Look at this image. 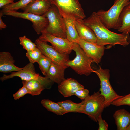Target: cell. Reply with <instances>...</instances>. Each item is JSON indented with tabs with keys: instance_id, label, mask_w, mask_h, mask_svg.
<instances>
[{
	"instance_id": "1",
	"label": "cell",
	"mask_w": 130,
	"mask_h": 130,
	"mask_svg": "<svg viewBox=\"0 0 130 130\" xmlns=\"http://www.w3.org/2000/svg\"><path fill=\"white\" fill-rule=\"evenodd\" d=\"M83 20L85 24L95 33L98 44L103 46L119 45L126 47L130 44L129 34H118L111 31L103 23L96 12H93L88 17Z\"/></svg>"
},
{
	"instance_id": "2",
	"label": "cell",
	"mask_w": 130,
	"mask_h": 130,
	"mask_svg": "<svg viewBox=\"0 0 130 130\" xmlns=\"http://www.w3.org/2000/svg\"><path fill=\"white\" fill-rule=\"evenodd\" d=\"M130 1V0H115L113 5L109 10L106 11L101 9L96 13L107 28L118 30L121 25L120 16L121 12Z\"/></svg>"
},
{
	"instance_id": "3",
	"label": "cell",
	"mask_w": 130,
	"mask_h": 130,
	"mask_svg": "<svg viewBox=\"0 0 130 130\" xmlns=\"http://www.w3.org/2000/svg\"><path fill=\"white\" fill-rule=\"evenodd\" d=\"M73 50L76 54V56L73 60H69L66 64L77 73L80 75H89L94 72L91 65L93 62V60L89 57L77 43H73Z\"/></svg>"
},
{
	"instance_id": "4",
	"label": "cell",
	"mask_w": 130,
	"mask_h": 130,
	"mask_svg": "<svg viewBox=\"0 0 130 130\" xmlns=\"http://www.w3.org/2000/svg\"><path fill=\"white\" fill-rule=\"evenodd\" d=\"M78 113L87 115L92 120L97 122L99 116L104 108L105 99L99 91L89 95L84 100Z\"/></svg>"
},
{
	"instance_id": "5",
	"label": "cell",
	"mask_w": 130,
	"mask_h": 130,
	"mask_svg": "<svg viewBox=\"0 0 130 130\" xmlns=\"http://www.w3.org/2000/svg\"><path fill=\"white\" fill-rule=\"evenodd\" d=\"M43 15L48 21L47 26L43 31L57 37L66 38L64 18L55 5L52 4Z\"/></svg>"
},
{
	"instance_id": "6",
	"label": "cell",
	"mask_w": 130,
	"mask_h": 130,
	"mask_svg": "<svg viewBox=\"0 0 130 130\" xmlns=\"http://www.w3.org/2000/svg\"><path fill=\"white\" fill-rule=\"evenodd\" d=\"M64 18L75 20L85 18L86 16L79 0H50Z\"/></svg>"
},
{
	"instance_id": "7",
	"label": "cell",
	"mask_w": 130,
	"mask_h": 130,
	"mask_svg": "<svg viewBox=\"0 0 130 130\" xmlns=\"http://www.w3.org/2000/svg\"><path fill=\"white\" fill-rule=\"evenodd\" d=\"M15 77H20L22 80H37L44 85L46 89H50L54 83L46 76L43 77L36 73L33 64L30 62L21 70L12 72L9 75L4 74L0 78V79L3 81Z\"/></svg>"
},
{
	"instance_id": "8",
	"label": "cell",
	"mask_w": 130,
	"mask_h": 130,
	"mask_svg": "<svg viewBox=\"0 0 130 130\" xmlns=\"http://www.w3.org/2000/svg\"><path fill=\"white\" fill-rule=\"evenodd\" d=\"M94 73L98 76L100 81V88L99 91L105 99L104 108L111 104L114 101L122 96L117 94L113 89L110 82V70L104 69L100 66L95 71Z\"/></svg>"
},
{
	"instance_id": "9",
	"label": "cell",
	"mask_w": 130,
	"mask_h": 130,
	"mask_svg": "<svg viewBox=\"0 0 130 130\" xmlns=\"http://www.w3.org/2000/svg\"><path fill=\"white\" fill-rule=\"evenodd\" d=\"M35 43L42 54L50 58L53 62L65 69L68 67L66 64L69 60V55L60 52L52 46L49 45L47 42L39 38L35 40Z\"/></svg>"
},
{
	"instance_id": "10",
	"label": "cell",
	"mask_w": 130,
	"mask_h": 130,
	"mask_svg": "<svg viewBox=\"0 0 130 130\" xmlns=\"http://www.w3.org/2000/svg\"><path fill=\"white\" fill-rule=\"evenodd\" d=\"M2 12L4 15L22 18L30 21L32 22V27L38 35L41 34L48 24V19L43 15H39L30 13L19 12L15 11Z\"/></svg>"
},
{
	"instance_id": "11",
	"label": "cell",
	"mask_w": 130,
	"mask_h": 130,
	"mask_svg": "<svg viewBox=\"0 0 130 130\" xmlns=\"http://www.w3.org/2000/svg\"><path fill=\"white\" fill-rule=\"evenodd\" d=\"M38 38L42 41L50 43L54 48L60 52L69 55L73 50V43L67 38L57 37L43 31Z\"/></svg>"
},
{
	"instance_id": "12",
	"label": "cell",
	"mask_w": 130,
	"mask_h": 130,
	"mask_svg": "<svg viewBox=\"0 0 130 130\" xmlns=\"http://www.w3.org/2000/svg\"><path fill=\"white\" fill-rule=\"evenodd\" d=\"M78 43L86 54L98 64L101 62L106 49L104 46L80 39Z\"/></svg>"
},
{
	"instance_id": "13",
	"label": "cell",
	"mask_w": 130,
	"mask_h": 130,
	"mask_svg": "<svg viewBox=\"0 0 130 130\" xmlns=\"http://www.w3.org/2000/svg\"><path fill=\"white\" fill-rule=\"evenodd\" d=\"M84 88V86L76 80L72 78L66 79L58 84V86L59 91L65 97L74 95L76 91Z\"/></svg>"
},
{
	"instance_id": "14",
	"label": "cell",
	"mask_w": 130,
	"mask_h": 130,
	"mask_svg": "<svg viewBox=\"0 0 130 130\" xmlns=\"http://www.w3.org/2000/svg\"><path fill=\"white\" fill-rule=\"evenodd\" d=\"M52 4L50 0H34L21 9L24 12L42 15L48 11Z\"/></svg>"
},
{
	"instance_id": "15",
	"label": "cell",
	"mask_w": 130,
	"mask_h": 130,
	"mask_svg": "<svg viewBox=\"0 0 130 130\" xmlns=\"http://www.w3.org/2000/svg\"><path fill=\"white\" fill-rule=\"evenodd\" d=\"M75 25L81 39L97 43V38L95 33L91 29L85 24L83 19L75 20Z\"/></svg>"
},
{
	"instance_id": "16",
	"label": "cell",
	"mask_w": 130,
	"mask_h": 130,
	"mask_svg": "<svg viewBox=\"0 0 130 130\" xmlns=\"http://www.w3.org/2000/svg\"><path fill=\"white\" fill-rule=\"evenodd\" d=\"M13 58L8 52L0 53V72L6 73L13 71H18L22 68L16 66L14 65Z\"/></svg>"
},
{
	"instance_id": "17",
	"label": "cell",
	"mask_w": 130,
	"mask_h": 130,
	"mask_svg": "<svg viewBox=\"0 0 130 130\" xmlns=\"http://www.w3.org/2000/svg\"><path fill=\"white\" fill-rule=\"evenodd\" d=\"M65 69L52 61L46 76L54 83L59 84L66 79L64 77Z\"/></svg>"
},
{
	"instance_id": "18",
	"label": "cell",
	"mask_w": 130,
	"mask_h": 130,
	"mask_svg": "<svg viewBox=\"0 0 130 130\" xmlns=\"http://www.w3.org/2000/svg\"><path fill=\"white\" fill-rule=\"evenodd\" d=\"M117 130H126L130 123V113L124 109L116 111L113 115Z\"/></svg>"
},
{
	"instance_id": "19",
	"label": "cell",
	"mask_w": 130,
	"mask_h": 130,
	"mask_svg": "<svg viewBox=\"0 0 130 130\" xmlns=\"http://www.w3.org/2000/svg\"><path fill=\"white\" fill-rule=\"evenodd\" d=\"M64 19L66 38L72 42L78 43L80 38L75 26V20L67 18H64Z\"/></svg>"
},
{
	"instance_id": "20",
	"label": "cell",
	"mask_w": 130,
	"mask_h": 130,
	"mask_svg": "<svg viewBox=\"0 0 130 130\" xmlns=\"http://www.w3.org/2000/svg\"><path fill=\"white\" fill-rule=\"evenodd\" d=\"M121 25L117 30L121 33H130V1L122 10L120 16Z\"/></svg>"
},
{
	"instance_id": "21",
	"label": "cell",
	"mask_w": 130,
	"mask_h": 130,
	"mask_svg": "<svg viewBox=\"0 0 130 130\" xmlns=\"http://www.w3.org/2000/svg\"><path fill=\"white\" fill-rule=\"evenodd\" d=\"M23 85H24L29 91V94L33 96L40 94L41 92L46 89L45 86L39 81L34 80L29 81L22 80Z\"/></svg>"
},
{
	"instance_id": "22",
	"label": "cell",
	"mask_w": 130,
	"mask_h": 130,
	"mask_svg": "<svg viewBox=\"0 0 130 130\" xmlns=\"http://www.w3.org/2000/svg\"><path fill=\"white\" fill-rule=\"evenodd\" d=\"M41 103L42 106L49 111L57 115H62L64 114L63 107L57 102L48 99H43L41 100Z\"/></svg>"
},
{
	"instance_id": "23",
	"label": "cell",
	"mask_w": 130,
	"mask_h": 130,
	"mask_svg": "<svg viewBox=\"0 0 130 130\" xmlns=\"http://www.w3.org/2000/svg\"><path fill=\"white\" fill-rule=\"evenodd\" d=\"M83 100L79 103H75L70 100L59 101L57 103L63 107L64 114L69 112L78 113L81 106Z\"/></svg>"
},
{
	"instance_id": "24",
	"label": "cell",
	"mask_w": 130,
	"mask_h": 130,
	"mask_svg": "<svg viewBox=\"0 0 130 130\" xmlns=\"http://www.w3.org/2000/svg\"><path fill=\"white\" fill-rule=\"evenodd\" d=\"M34 0H20L13 3L6 5L3 7L0 11L2 12L9 11H17L20 9H22L31 2Z\"/></svg>"
},
{
	"instance_id": "25",
	"label": "cell",
	"mask_w": 130,
	"mask_h": 130,
	"mask_svg": "<svg viewBox=\"0 0 130 130\" xmlns=\"http://www.w3.org/2000/svg\"><path fill=\"white\" fill-rule=\"evenodd\" d=\"M52 61L49 58L42 54L37 62L42 74L46 76Z\"/></svg>"
},
{
	"instance_id": "26",
	"label": "cell",
	"mask_w": 130,
	"mask_h": 130,
	"mask_svg": "<svg viewBox=\"0 0 130 130\" xmlns=\"http://www.w3.org/2000/svg\"><path fill=\"white\" fill-rule=\"evenodd\" d=\"M42 54L40 50L37 47L32 50L27 52L26 56L30 62L34 64L37 62Z\"/></svg>"
},
{
	"instance_id": "27",
	"label": "cell",
	"mask_w": 130,
	"mask_h": 130,
	"mask_svg": "<svg viewBox=\"0 0 130 130\" xmlns=\"http://www.w3.org/2000/svg\"><path fill=\"white\" fill-rule=\"evenodd\" d=\"M20 44L21 45L23 49L27 52L29 51L35 49L37 47L35 43L33 42L30 39L25 36L19 38Z\"/></svg>"
},
{
	"instance_id": "28",
	"label": "cell",
	"mask_w": 130,
	"mask_h": 130,
	"mask_svg": "<svg viewBox=\"0 0 130 130\" xmlns=\"http://www.w3.org/2000/svg\"><path fill=\"white\" fill-rule=\"evenodd\" d=\"M111 104L116 106L123 105H127L130 106V93L122 97L113 101Z\"/></svg>"
},
{
	"instance_id": "29",
	"label": "cell",
	"mask_w": 130,
	"mask_h": 130,
	"mask_svg": "<svg viewBox=\"0 0 130 130\" xmlns=\"http://www.w3.org/2000/svg\"><path fill=\"white\" fill-rule=\"evenodd\" d=\"M27 94H29V91L26 87L24 85H23V87L14 94L13 96L14 99L17 100Z\"/></svg>"
},
{
	"instance_id": "30",
	"label": "cell",
	"mask_w": 130,
	"mask_h": 130,
	"mask_svg": "<svg viewBox=\"0 0 130 130\" xmlns=\"http://www.w3.org/2000/svg\"><path fill=\"white\" fill-rule=\"evenodd\" d=\"M89 91L84 88L78 90L76 92L74 95L82 100L85 99L89 95Z\"/></svg>"
},
{
	"instance_id": "31",
	"label": "cell",
	"mask_w": 130,
	"mask_h": 130,
	"mask_svg": "<svg viewBox=\"0 0 130 130\" xmlns=\"http://www.w3.org/2000/svg\"><path fill=\"white\" fill-rule=\"evenodd\" d=\"M97 121L99 124L98 130H108V124L105 120L102 119V114L98 117Z\"/></svg>"
},
{
	"instance_id": "32",
	"label": "cell",
	"mask_w": 130,
	"mask_h": 130,
	"mask_svg": "<svg viewBox=\"0 0 130 130\" xmlns=\"http://www.w3.org/2000/svg\"><path fill=\"white\" fill-rule=\"evenodd\" d=\"M14 0H0V8H2L4 6L14 3Z\"/></svg>"
},
{
	"instance_id": "33",
	"label": "cell",
	"mask_w": 130,
	"mask_h": 130,
	"mask_svg": "<svg viewBox=\"0 0 130 130\" xmlns=\"http://www.w3.org/2000/svg\"><path fill=\"white\" fill-rule=\"evenodd\" d=\"M4 15L3 13L0 11V29L1 30L2 29L6 28L7 26L3 22L2 19V17Z\"/></svg>"
},
{
	"instance_id": "34",
	"label": "cell",
	"mask_w": 130,
	"mask_h": 130,
	"mask_svg": "<svg viewBox=\"0 0 130 130\" xmlns=\"http://www.w3.org/2000/svg\"><path fill=\"white\" fill-rule=\"evenodd\" d=\"M126 130H130V123L127 127Z\"/></svg>"
}]
</instances>
